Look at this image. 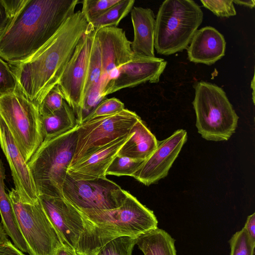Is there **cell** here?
Listing matches in <instances>:
<instances>
[{"mask_svg":"<svg viewBox=\"0 0 255 255\" xmlns=\"http://www.w3.org/2000/svg\"><path fill=\"white\" fill-rule=\"evenodd\" d=\"M88 24L81 10L75 12L32 57L12 65L17 90L37 108L58 84Z\"/></svg>","mask_w":255,"mask_h":255,"instance_id":"cell-1","label":"cell"},{"mask_svg":"<svg viewBox=\"0 0 255 255\" xmlns=\"http://www.w3.org/2000/svg\"><path fill=\"white\" fill-rule=\"evenodd\" d=\"M79 0H25L0 34V57L12 65L30 58L75 13Z\"/></svg>","mask_w":255,"mask_h":255,"instance_id":"cell-2","label":"cell"},{"mask_svg":"<svg viewBox=\"0 0 255 255\" xmlns=\"http://www.w3.org/2000/svg\"><path fill=\"white\" fill-rule=\"evenodd\" d=\"M78 127L44 139L27 162L38 196L63 197V185L75 153Z\"/></svg>","mask_w":255,"mask_h":255,"instance_id":"cell-3","label":"cell"},{"mask_svg":"<svg viewBox=\"0 0 255 255\" xmlns=\"http://www.w3.org/2000/svg\"><path fill=\"white\" fill-rule=\"evenodd\" d=\"M203 19V12L192 0H166L155 18L154 49L169 55L186 49Z\"/></svg>","mask_w":255,"mask_h":255,"instance_id":"cell-4","label":"cell"},{"mask_svg":"<svg viewBox=\"0 0 255 255\" xmlns=\"http://www.w3.org/2000/svg\"><path fill=\"white\" fill-rule=\"evenodd\" d=\"M50 221L78 255H95L109 242L104 231L87 222L64 197L39 195Z\"/></svg>","mask_w":255,"mask_h":255,"instance_id":"cell-5","label":"cell"},{"mask_svg":"<svg viewBox=\"0 0 255 255\" xmlns=\"http://www.w3.org/2000/svg\"><path fill=\"white\" fill-rule=\"evenodd\" d=\"M192 102L198 132L204 139L215 141L228 140L235 132L239 117L224 91L204 81L194 84Z\"/></svg>","mask_w":255,"mask_h":255,"instance_id":"cell-6","label":"cell"},{"mask_svg":"<svg viewBox=\"0 0 255 255\" xmlns=\"http://www.w3.org/2000/svg\"><path fill=\"white\" fill-rule=\"evenodd\" d=\"M8 195L29 255H54L62 246L71 248L50 221L39 198L33 203L23 202L14 188Z\"/></svg>","mask_w":255,"mask_h":255,"instance_id":"cell-7","label":"cell"},{"mask_svg":"<svg viewBox=\"0 0 255 255\" xmlns=\"http://www.w3.org/2000/svg\"><path fill=\"white\" fill-rule=\"evenodd\" d=\"M0 116L27 162L44 139L38 108L16 90L0 96Z\"/></svg>","mask_w":255,"mask_h":255,"instance_id":"cell-8","label":"cell"},{"mask_svg":"<svg viewBox=\"0 0 255 255\" xmlns=\"http://www.w3.org/2000/svg\"><path fill=\"white\" fill-rule=\"evenodd\" d=\"M80 212L85 220L115 237H137L157 228L158 221L153 211L129 192L119 208Z\"/></svg>","mask_w":255,"mask_h":255,"instance_id":"cell-9","label":"cell"},{"mask_svg":"<svg viewBox=\"0 0 255 255\" xmlns=\"http://www.w3.org/2000/svg\"><path fill=\"white\" fill-rule=\"evenodd\" d=\"M139 120L140 117L135 112L125 109L115 114L93 119L78 125L76 149L70 166L128 134Z\"/></svg>","mask_w":255,"mask_h":255,"instance_id":"cell-10","label":"cell"},{"mask_svg":"<svg viewBox=\"0 0 255 255\" xmlns=\"http://www.w3.org/2000/svg\"><path fill=\"white\" fill-rule=\"evenodd\" d=\"M128 193L106 177L81 180L68 174L62 187L63 197L80 212L119 208Z\"/></svg>","mask_w":255,"mask_h":255,"instance_id":"cell-11","label":"cell"},{"mask_svg":"<svg viewBox=\"0 0 255 255\" xmlns=\"http://www.w3.org/2000/svg\"><path fill=\"white\" fill-rule=\"evenodd\" d=\"M95 31L88 24L58 83L65 101L74 112L78 124L84 101L89 52Z\"/></svg>","mask_w":255,"mask_h":255,"instance_id":"cell-12","label":"cell"},{"mask_svg":"<svg viewBox=\"0 0 255 255\" xmlns=\"http://www.w3.org/2000/svg\"><path fill=\"white\" fill-rule=\"evenodd\" d=\"M166 65L167 62L162 58L133 54L129 61L114 71L104 90L103 98L121 89L146 82L158 83Z\"/></svg>","mask_w":255,"mask_h":255,"instance_id":"cell-13","label":"cell"},{"mask_svg":"<svg viewBox=\"0 0 255 255\" xmlns=\"http://www.w3.org/2000/svg\"><path fill=\"white\" fill-rule=\"evenodd\" d=\"M96 37L101 57L102 75L99 86L103 98L104 90L114 71L129 61L133 53L131 41L122 28L115 26L103 27L96 31Z\"/></svg>","mask_w":255,"mask_h":255,"instance_id":"cell-14","label":"cell"},{"mask_svg":"<svg viewBox=\"0 0 255 255\" xmlns=\"http://www.w3.org/2000/svg\"><path fill=\"white\" fill-rule=\"evenodd\" d=\"M187 132L178 129L167 138L158 141L154 152L146 159L132 177L145 185L157 183L168 174L187 140Z\"/></svg>","mask_w":255,"mask_h":255,"instance_id":"cell-15","label":"cell"},{"mask_svg":"<svg viewBox=\"0 0 255 255\" xmlns=\"http://www.w3.org/2000/svg\"><path fill=\"white\" fill-rule=\"evenodd\" d=\"M0 145L9 164L15 190L20 199L25 202L36 201L38 195L27 162L0 116Z\"/></svg>","mask_w":255,"mask_h":255,"instance_id":"cell-16","label":"cell"},{"mask_svg":"<svg viewBox=\"0 0 255 255\" xmlns=\"http://www.w3.org/2000/svg\"><path fill=\"white\" fill-rule=\"evenodd\" d=\"M131 135L132 132L130 131L128 134L117 139L70 166L67 173L74 178L81 180L105 178L109 166Z\"/></svg>","mask_w":255,"mask_h":255,"instance_id":"cell-17","label":"cell"},{"mask_svg":"<svg viewBox=\"0 0 255 255\" xmlns=\"http://www.w3.org/2000/svg\"><path fill=\"white\" fill-rule=\"evenodd\" d=\"M189 44L187 53L191 62L210 65L225 55L226 43L224 37L212 26L197 30Z\"/></svg>","mask_w":255,"mask_h":255,"instance_id":"cell-18","label":"cell"},{"mask_svg":"<svg viewBox=\"0 0 255 255\" xmlns=\"http://www.w3.org/2000/svg\"><path fill=\"white\" fill-rule=\"evenodd\" d=\"M134 30L131 48L133 54L155 57L154 35L155 19L149 8L133 6L130 11Z\"/></svg>","mask_w":255,"mask_h":255,"instance_id":"cell-19","label":"cell"},{"mask_svg":"<svg viewBox=\"0 0 255 255\" xmlns=\"http://www.w3.org/2000/svg\"><path fill=\"white\" fill-rule=\"evenodd\" d=\"M130 131L132 135L121 148L118 155L145 160L156 149L158 140L141 119L134 124Z\"/></svg>","mask_w":255,"mask_h":255,"instance_id":"cell-20","label":"cell"},{"mask_svg":"<svg viewBox=\"0 0 255 255\" xmlns=\"http://www.w3.org/2000/svg\"><path fill=\"white\" fill-rule=\"evenodd\" d=\"M5 168L0 159V215L2 227L14 246L23 253H28V249L19 228L8 194L5 192Z\"/></svg>","mask_w":255,"mask_h":255,"instance_id":"cell-21","label":"cell"},{"mask_svg":"<svg viewBox=\"0 0 255 255\" xmlns=\"http://www.w3.org/2000/svg\"><path fill=\"white\" fill-rule=\"evenodd\" d=\"M135 245L144 255H177L174 239L158 228L137 236Z\"/></svg>","mask_w":255,"mask_h":255,"instance_id":"cell-22","label":"cell"},{"mask_svg":"<svg viewBox=\"0 0 255 255\" xmlns=\"http://www.w3.org/2000/svg\"><path fill=\"white\" fill-rule=\"evenodd\" d=\"M41 118L44 139L65 133L78 125L73 109L65 100L59 110Z\"/></svg>","mask_w":255,"mask_h":255,"instance_id":"cell-23","label":"cell"},{"mask_svg":"<svg viewBox=\"0 0 255 255\" xmlns=\"http://www.w3.org/2000/svg\"><path fill=\"white\" fill-rule=\"evenodd\" d=\"M134 2V0H121L102 15L88 23V25L96 31L105 27H117L122 19L130 12Z\"/></svg>","mask_w":255,"mask_h":255,"instance_id":"cell-24","label":"cell"},{"mask_svg":"<svg viewBox=\"0 0 255 255\" xmlns=\"http://www.w3.org/2000/svg\"><path fill=\"white\" fill-rule=\"evenodd\" d=\"M101 75V57L95 31L89 52L87 76L84 90V99L92 88L99 85Z\"/></svg>","mask_w":255,"mask_h":255,"instance_id":"cell-25","label":"cell"},{"mask_svg":"<svg viewBox=\"0 0 255 255\" xmlns=\"http://www.w3.org/2000/svg\"><path fill=\"white\" fill-rule=\"evenodd\" d=\"M137 237L121 236L104 245L95 255H131Z\"/></svg>","mask_w":255,"mask_h":255,"instance_id":"cell-26","label":"cell"},{"mask_svg":"<svg viewBox=\"0 0 255 255\" xmlns=\"http://www.w3.org/2000/svg\"><path fill=\"white\" fill-rule=\"evenodd\" d=\"M145 160L135 159L117 155L109 166L106 174L121 176H130L140 168Z\"/></svg>","mask_w":255,"mask_h":255,"instance_id":"cell-27","label":"cell"},{"mask_svg":"<svg viewBox=\"0 0 255 255\" xmlns=\"http://www.w3.org/2000/svg\"><path fill=\"white\" fill-rule=\"evenodd\" d=\"M229 244L230 255H254L255 242L244 228L232 236Z\"/></svg>","mask_w":255,"mask_h":255,"instance_id":"cell-28","label":"cell"},{"mask_svg":"<svg viewBox=\"0 0 255 255\" xmlns=\"http://www.w3.org/2000/svg\"><path fill=\"white\" fill-rule=\"evenodd\" d=\"M121 0H84L81 12L88 23L99 17Z\"/></svg>","mask_w":255,"mask_h":255,"instance_id":"cell-29","label":"cell"},{"mask_svg":"<svg viewBox=\"0 0 255 255\" xmlns=\"http://www.w3.org/2000/svg\"><path fill=\"white\" fill-rule=\"evenodd\" d=\"M64 97L59 86H55L45 96L38 110L41 116L51 114L59 110L63 106Z\"/></svg>","mask_w":255,"mask_h":255,"instance_id":"cell-30","label":"cell"},{"mask_svg":"<svg viewBox=\"0 0 255 255\" xmlns=\"http://www.w3.org/2000/svg\"><path fill=\"white\" fill-rule=\"evenodd\" d=\"M125 109L124 104L116 98L104 100L86 118L82 123L93 119L115 114Z\"/></svg>","mask_w":255,"mask_h":255,"instance_id":"cell-31","label":"cell"},{"mask_svg":"<svg viewBox=\"0 0 255 255\" xmlns=\"http://www.w3.org/2000/svg\"><path fill=\"white\" fill-rule=\"evenodd\" d=\"M17 90V82L12 70L0 57V96Z\"/></svg>","mask_w":255,"mask_h":255,"instance_id":"cell-32","label":"cell"},{"mask_svg":"<svg viewBox=\"0 0 255 255\" xmlns=\"http://www.w3.org/2000/svg\"><path fill=\"white\" fill-rule=\"evenodd\" d=\"M201 2L205 7L218 17H229L236 15L233 0H202Z\"/></svg>","mask_w":255,"mask_h":255,"instance_id":"cell-33","label":"cell"},{"mask_svg":"<svg viewBox=\"0 0 255 255\" xmlns=\"http://www.w3.org/2000/svg\"><path fill=\"white\" fill-rule=\"evenodd\" d=\"M0 255H26L11 242L7 241L0 244Z\"/></svg>","mask_w":255,"mask_h":255,"instance_id":"cell-34","label":"cell"},{"mask_svg":"<svg viewBox=\"0 0 255 255\" xmlns=\"http://www.w3.org/2000/svg\"><path fill=\"white\" fill-rule=\"evenodd\" d=\"M12 18L3 0H0V32H2L6 28Z\"/></svg>","mask_w":255,"mask_h":255,"instance_id":"cell-35","label":"cell"},{"mask_svg":"<svg viewBox=\"0 0 255 255\" xmlns=\"http://www.w3.org/2000/svg\"><path fill=\"white\" fill-rule=\"evenodd\" d=\"M253 241L255 242V213L250 215L243 227Z\"/></svg>","mask_w":255,"mask_h":255,"instance_id":"cell-36","label":"cell"},{"mask_svg":"<svg viewBox=\"0 0 255 255\" xmlns=\"http://www.w3.org/2000/svg\"><path fill=\"white\" fill-rule=\"evenodd\" d=\"M54 255H78V254L71 248L63 246L56 250Z\"/></svg>","mask_w":255,"mask_h":255,"instance_id":"cell-37","label":"cell"},{"mask_svg":"<svg viewBox=\"0 0 255 255\" xmlns=\"http://www.w3.org/2000/svg\"><path fill=\"white\" fill-rule=\"evenodd\" d=\"M233 2L236 3L237 4L243 5L250 8H253L255 5V0H233Z\"/></svg>","mask_w":255,"mask_h":255,"instance_id":"cell-38","label":"cell"},{"mask_svg":"<svg viewBox=\"0 0 255 255\" xmlns=\"http://www.w3.org/2000/svg\"><path fill=\"white\" fill-rule=\"evenodd\" d=\"M6 234L1 224H0V244L7 241Z\"/></svg>","mask_w":255,"mask_h":255,"instance_id":"cell-39","label":"cell"},{"mask_svg":"<svg viewBox=\"0 0 255 255\" xmlns=\"http://www.w3.org/2000/svg\"><path fill=\"white\" fill-rule=\"evenodd\" d=\"M251 88L253 89V100L254 103H255V75H254L253 80L251 82Z\"/></svg>","mask_w":255,"mask_h":255,"instance_id":"cell-40","label":"cell"},{"mask_svg":"<svg viewBox=\"0 0 255 255\" xmlns=\"http://www.w3.org/2000/svg\"><path fill=\"white\" fill-rule=\"evenodd\" d=\"M1 33V32H0V34Z\"/></svg>","mask_w":255,"mask_h":255,"instance_id":"cell-41","label":"cell"}]
</instances>
